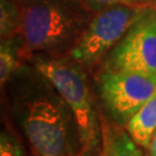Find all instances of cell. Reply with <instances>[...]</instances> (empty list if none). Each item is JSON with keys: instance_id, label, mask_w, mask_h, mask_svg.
Listing matches in <instances>:
<instances>
[{"instance_id": "4", "label": "cell", "mask_w": 156, "mask_h": 156, "mask_svg": "<svg viewBox=\"0 0 156 156\" xmlns=\"http://www.w3.org/2000/svg\"><path fill=\"white\" fill-rule=\"evenodd\" d=\"M144 9L118 5L95 13L69 56L86 69L101 66Z\"/></svg>"}, {"instance_id": "8", "label": "cell", "mask_w": 156, "mask_h": 156, "mask_svg": "<svg viewBox=\"0 0 156 156\" xmlns=\"http://www.w3.org/2000/svg\"><path fill=\"white\" fill-rule=\"evenodd\" d=\"M125 128L139 147L142 149L149 147L156 132V91L131 118Z\"/></svg>"}, {"instance_id": "2", "label": "cell", "mask_w": 156, "mask_h": 156, "mask_svg": "<svg viewBox=\"0 0 156 156\" xmlns=\"http://www.w3.org/2000/svg\"><path fill=\"white\" fill-rule=\"evenodd\" d=\"M17 36L26 58L33 53L69 55L94 16L81 0H20Z\"/></svg>"}, {"instance_id": "7", "label": "cell", "mask_w": 156, "mask_h": 156, "mask_svg": "<svg viewBox=\"0 0 156 156\" xmlns=\"http://www.w3.org/2000/svg\"><path fill=\"white\" fill-rule=\"evenodd\" d=\"M101 156H144L126 128L102 116Z\"/></svg>"}, {"instance_id": "14", "label": "cell", "mask_w": 156, "mask_h": 156, "mask_svg": "<svg viewBox=\"0 0 156 156\" xmlns=\"http://www.w3.org/2000/svg\"><path fill=\"white\" fill-rule=\"evenodd\" d=\"M147 156H156V132L151 138L149 147L147 148Z\"/></svg>"}, {"instance_id": "11", "label": "cell", "mask_w": 156, "mask_h": 156, "mask_svg": "<svg viewBox=\"0 0 156 156\" xmlns=\"http://www.w3.org/2000/svg\"><path fill=\"white\" fill-rule=\"evenodd\" d=\"M0 156H26V147L23 141L9 126L1 129Z\"/></svg>"}, {"instance_id": "5", "label": "cell", "mask_w": 156, "mask_h": 156, "mask_svg": "<svg viewBox=\"0 0 156 156\" xmlns=\"http://www.w3.org/2000/svg\"><path fill=\"white\" fill-rule=\"evenodd\" d=\"M96 90L108 119L125 127L156 91V80L128 71L100 69Z\"/></svg>"}, {"instance_id": "10", "label": "cell", "mask_w": 156, "mask_h": 156, "mask_svg": "<svg viewBox=\"0 0 156 156\" xmlns=\"http://www.w3.org/2000/svg\"><path fill=\"white\" fill-rule=\"evenodd\" d=\"M21 24L20 0H0V37L16 36Z\"/></svg>"}, {"instance_id": "6", "label": "cell", "mask_w": 156, "mask_h": 156, "mask_svg": "<svg viewBox=\"0 0 156 156\" xmlns=\"http://www.w3.org/2000/svg\"><path fill=\"white\" fill-rule=\"evenodd\" d=\"M100 69L128 71L156 80V9L141 12Z\"/></svg>"}, {"instance_id": "13", "label": "cell", "mask_w": 156, "mask_h": 156, "mask_svg": "<svg viewBox=\"0 0 156 156\" xmlns=\"http://www.w3.org/2000/svg\"><path fill=\"white\" fill-rule=\"evenodd\" d=\"M67 156H101V151H93V149H89V148L82 147V149H80L76 153Z\"/></svg>"}, {"instance_id": "12", "label": "cell", "mask_w": 156, "mask_h": 156, "mask_svg": "<svg viewBox=\"0 0 156 156\" xmlns=\"http://www.w3.org/2000/svg\"><path fill=\"white\" fill-rule=\"evenodd\" d=\"M89 11L93 13L105 9L108 7L118 5H126V6H134V7H151V0H81Z\"/></svg>"}, {"instance_id": "3", "label": "cell", "mask_w": 156, "mask_h": 156, "mask_svg": "<svg viewBox=\"0 0 156 156\" xmlns=\"http://www.w3.org/2000/svg\"><path fill=\"white\" fill-rule=\"evenodd\" d=\"M45 74L71 108L86 148L102 149V116L90 88L87 69L69 55L33 53L26 58Z\"/></svg>"}, {"instance_id": "16", "label": "cell", "mask_w": 156, "mask_h": 156, "mask_svg": "<svg viewBox=\"0 0 156 156\" xmlns=\"http://www.w3.org/2000/svg\"><path fill=\"white\" fill-rule=\"evenodd\" d=\"M31 156H34V155H31Z\"/></svg>"}, {"instance_id": "9", "label": "cell", "mask_w": 156, "mask_h": 156, "mask_svg": "<svg viewBox=\"0 0 156 156\" xmlns=\"http://www.w3.org/2000/svg\"><path fill=\"white\" fill-rule=\"evenodd\" d=\"M24 62L22 43L19 36L1 39L0 43V84L4 88L19 67Z\"/></svg>"}, {"instance_id": "15", "label": "cell", "mask_w": 156, "mask_h": 156, "mask_svg": "<svg viewBox=\"0 0 156 156\" xmlns=\"http://www.w3.org/2000/svg\"><path fill=\"white\" fill-rule=\"evenodd\" d=\"M151 8L156 9V0H151Z\"/></svg>"}, {"instance_id": "1", "label": "cell", "mask_w": 156, "mask_h": 156, "mask_svg": "<svg viewBox=\"0 0 156 156\" xmlns=\"http://www.w3.org/2000/svg\"><path fill=\"white\" fill-rule=\"evenodd\" d=\"M5 89L7 110L34 156H67L82 149L71 108L45 74L28 62Z\"/></svg>"}]
</instances>
